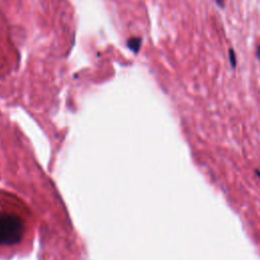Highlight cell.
Segmentation results:
<instances>
[{"mask_svg":"<svg viewBox=\"0 0 260 260\" xmlns=\"http://www.w3.org/2000/svg\"><path fill=\"white\" fill-rule=\"evenodd\" d=\"M23 234V224L17 216L0 214V245H14Z\"/></svg>","mask_w":260,"mask_h":260,"instance_id":"6da1fadb","label":"cell"},{"mask_svg":"<svg viewBox=\"0 0 260 260\" xmlns=\"http://www.w3.org/2000/svg\"><path fill=\"white\" fill-rule=\"evenodd\" d=\"M127 46L128 48L133 51L134 53H137L141 47V39L140 38H136V37H133V38H130L128 41H127Z\"/></svg>","mask_w":260,"mask_h":260,"instance_id":"7a4b0ae2","label":"cell"},{"mask_svg":"<svg viewBox=\"0 0 260 260\" xmlns=\"http://www.w3.org/2000/svg\"><path fill=\"white\" fill-rule=\"evenodd\" d=\"M230 59H231L232 66L235 67L236 63H237V60H236V54H235V52L233 50H230Z\"/></svg>","mask_w":260,"mask_h":260,"instance_id":"3957f363","label":"cell"},{"mask_svg":"<svg viewBox=\"0 0 260 260\" xmlns=\"http://www.w3.org/2000/svg\"><path fill=\"white\" fill-rule=\"evenodd\" d=\"M216 2H217L219 5H222V2H223V0H216Z\"/></svg>","mask_w":260,"mask_h":260,"instance_id":"277c9868","label":"cell"},{"mask_svg":"<svg viewBox=\"0 0 260 260\" xmlns=\"http://www.w3.org/2000/svg\"><path fill=\"white\" fill-rule=\"evenodd\" d=\"M257 55H258V57H259V59H260V47H259L258 50H257Z\"/></svg>","mask_w":260,"mask_h":260,"instance_id":"5b68a950","label":"cell"},{"mask_svg":"<svg viewBox=\"0 0 260 260\" xmlns=\"http://www.w3.org/2000/svg\"><path fill=\"white\" fill-rule=\"evenodd\" d=\"M256 174H257V176L260 178V171H256Z\"/></svg>","mask_w":260,"mask_h":260,"instance_id":"8992f818","label":"cell"}]
</instances>
